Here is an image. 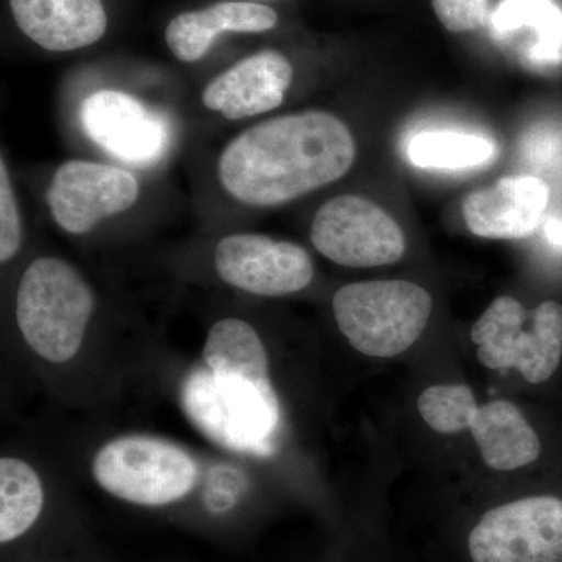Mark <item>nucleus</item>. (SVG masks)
<instances>
[{"instance_id":"obj_1","label":"nucleus","mask_w":562,"mask_h":562,"mask_svg":"<svg viewBox=\"0 0 562 562\" xmlns=\"http://www.w3.org/2000/svg\"><path fill=\"white\" fill-rule=\"evenodd\" d=\"M355 150L341 120L305 111L247 128L222 151L217 172L236 201L276 206L341 179L353 165Z\"/></svg>"},{"instance_id":"obj_2","label":"nucleus","mask_w":562,"mask_h":562,"mask_svg":"<svg viewBox=\"0 0 562 562\" xmlns=\"http://www.w3.org/2000/svg\"><path fill=\"white\" fill-rule=\"evenodd\" d=\"M181 405L192 424L224 449L268 457L280 425V403L271 380L195 368L181 387Z\"/></svg>"},{"instance_id":"obj_3","label":"nucleus","mask_w":562,"mask_h":562,"mask_svg":"<svg viewBox=\"0 0 562 562\" xmlns=\"http://www.w3.org/2000/svg\"><path fill=\"white\" fill-rule=\"evenodd\" d=\"M95 308L90 284L69 262L43 257L22 273L16 321L22 338L43 360L61 364L81 349Z\"/></svg>"},{"instance_id":"obj_4","label":"nucleus","mask_w":562,"mask_h":562,"mask_svg":"<svg viewBox=\"0 0 562 562\" xmlns=\"http://www.w3.org/2000/svg\"><path fill=\"white\" fill-rule=\"evenodd\" d=\"M432 299L412 281H360L342 286L333 297L339 330L355 350L372 358H392L420 338Z\"/></svg>"},{"instance_id":"obj_5","label":"nucleus","mask_w":562,"mask_h":562,"mask_svg":"<svg viewBox=\"0 0 562 562\" xmlns=\"http://www.w3.org/2000/svg\"><path fill=\"white\" fill-rule=\"evenodd\" d=\"M471 338L484 368H512L527 383H549L562 362V303L543 301L527 310L503 295L475 322Z\"/></svg>"},{"instance_id":"obj_6","label":"nucleus","mask_w":562,"mask_h":562,"mask_svg":"<svg viewBox=\"0 0 562 562\" xmlns=\"http://www.w3.org/2000/svg\"><path fill=\"white\" fill-rule=\"evenodd\" d=\"M92 476L122 502L161 508L183 501L194 490L199 465L187 450L165 439L124 436L95 453Z\"/></svg>"},{"instance_id":"obj_7","label":"nucleus","mask_w":562,"mask_h":562,"mask_svg":"<svg viewBox=\"0 0 562 562\" xmlns=\"http://www.w3.org/2000/svg\"><path fill=\"white\" fill-rule=\"evenodd\" d=\"M472 562H562V497L531 495L491 509L469 536Z\"/></svg>"},{"instance_id":"obj_8","label":"nucleus","mask_w":562,"mask_h":562,"mask_svg":"<svg viewBox=\"0 0 562 562\" xmlns=\"http://www.w3.org/2000/svg\"><path fill=\"white\" fill-rule=\"evenodd\" d=\"M312 243L325 258L347 268L392 265L406 249L401 225L361 195L325 202L313 220Z\"/></svg>"},{"instance_id":"obj_9","label":"nucleus","mask_w":562,"mask_h":562,"mask_svg":"<svg viewBox=\"0 0 562 562\" xmlns=\"http://www.w3.org/2000/svg\"><path fill=\"white\" fill-rule=\"evenodd\" d=\"M80 121L92 143L125 165L151 168L171 143L168 122L127 92L102 90L81 103Z\"/></svg>"},{"instance_id":"obj_10","label":"nucleus","mask_w":562,"mask_h":562,"mask_svg":"<svg viewBox=\"0 0 562 562\" xmlns=\"http://www.w3.org/2000/svg\"><path fill=\"white\" fill-rule=\"evenodd\" d=\"M214 268L225 283L261 297L305 290L314 276L312 257L303 247L254 233L221 239Z\"/></svg>"},{"instance_id":"obj_11","label":"nucleus","mask_w":562,"mask_h":562,"mask_svg":"<svg viewBox=\"0 0 562 562\" xmlns=\"http://www.w3.org/2000/svg\"><path fill=\"white\" fill-rule=\"evenodd\" d=\"M139 184L132 172L102 162L68 161L47 190L52 217L70 235H85L105 217L135 205Z\"/></svg>"},{"instance_id":"obj_12","label":"nucleus","mask_w":562,"mask_h":562,"mask_svg":"<svg viewBox=\"0 0 562 562\" xmlns=\"http://www.w3.org/2000/svg\"><path fill=\"white\" fill-rule=\"evenodd\" d=\"M549 199V184L538 177H505L494 187L468 195L462 216L480 238H528L542 224Z\"/></svg>"},{"instance_id":"obj_13","label":"nucleus","mask_w":562,"mask_h":562,"mask_svg":"<svg viewBox=\"0 0 562 562\" xmlns=\"http://www.w3.org/2000/svg\"><path fill=\"white\" fill-rule=\"evenodd\" d=\"M294 70L277 50H261L233 65L203 90L202 102L236 121L276 110L291 87Z\"/></svg>"},{"instance_id":"obj_14","label":"nucleus","mask_w":562,"mask_h":562,"mask_svg":"<svg viewBox=\"0 0 562 562\" xmlns=\"http://www.w3.org/2000/svg\"><path fill=\"white\" fill-rule=\"evenodd\" d=\"M18 27L43 49L91 46L106 32L102 0H10Z\"/></svg>"},{"instance_id":"obj_15","label":"nucleus","mask_w":562,"mask_h":562,"mask_svg":"<svg viewBox=\"0 0 562 562\" xmlns=\"http://www.w3.org/2000/svg\"><path fill=\"white\" fill-rule=\"evenodd\" d=\"M277 22L276 11L260 3L217 2L209 9L187 11L173 18L166 27V43L173 57L194 63L205 57L221 33L268 32Z\"/></svg>"},{"instance_id":"obj_16","label":"nucleus","mask_w":562,"mask_h":562,"mask_svg":"<svg viewBox=\"0 0 562 562\" xmlns=\"http://www.w3.org/2000/svg\"><path fill=\"white\" fill-rule=\"evenodd\" d=\"M491 31L532 66L562 63V9L554 0H501L491 16Z\"/></svg>"},{"instance_id":"obj_17","label":"nucleus","mask_w":562,"mask_h":562,"mask_svg":"<svg viewBox=\"0 0 562 562\" xmlns=\"http://www.w3.org/2000/svg\"><path fill=\"white\" fill-rule=\"evenodd\" d=\"M484 462L495 471H516L541 458L543 442L524 413L512 402L486 403L471 425Z\"/></svg>"},{"instance_id":"obj_18","label":"nucleus","mask_w":562,"mask_h":562,"mask_svg":"<svg viewBox=\"0 0 562 562\" xmlns=\"http://www.w3.org/2000/svg\"><path fill=\"white\" fill-rule=\"evenodd\" d=\"M44 512V487L38 473L18 458L0 460V543L20 541Z\"/></svg>"},{"instance_id":"obj_19","label":"nucleus","mask_w":562,"mask_h":562,"mask_svg":"<svg viewBox=\"0 0 562 562\" xmlns=\"http://www.w3.org/2000/svg\"><path fill=\"white\" fill-rule=\"evenodd\" d=\"M203 364L213 372L271 380L268 351L260 335L250 324L235 317L211 327L203 346Z\"/></svg>"},{"instance_id":"obj_20","label":"nucleus","mask_w":562,"mask_h":562,"mask_svg":"<svg viewBox=\"0 0 562 562\" xmlns=\"http://www.w3.org/2000/svg\"><path fill=\"white\" fill-rule=\"evenodd\" d=\"M406 154L417 168L465 169L491 161L497 147L473 133L424 132L409 140Z\"/></svg>"},{"instance_id":"obj_21","label":"nucleus","mask_w":562,"mask_h":562,"mask_svg":"<svg viewBox=\"0 0 562 562\" xmlns=\"http://www.w3.org/2000/svg\"><path fill=\"white\" fill-rule=\"evenodd\" d=\"M417 406L422 419L442 435L471 428L480 409L475 395L465 384H436L428 387L422 392Z\"/></svg>"},{"instance_id":"obj_22","label":"nucleus","mask_w":562,"mask_h":562,"mask_svg":"<svg viewBox=\"0 0 562 562\" xmlns=\"http://www.w3.org/2000/svg\"><path fill=\"white\" fill-rule=\"evenodd\" d=\"M21 220L5 160L0 162V261L9 262L21 247Z\"/></svg>"},{"instance_id":"obj_23","label":"nucleus","mask_w":562,"mask_h":562,"mask_svg":"<svg viewBox=\"0 0 562 562\" xmlns=\"http://www.w3.org/2000/svg\"><path fill=\"white\" fill-rule=\"evenodd\" d=\"M432 10L447 31H479L490 16V0H431Z\"/></svg>"},{"instance_id":"obj_24","label":"nucleus","mask_w":562,"mask_h":562,"mask_svg":"<svg viewBox=\"0 0 562 562\" xmlns=\"http://www.w3.org/2000/svg\"><path fill=\"white\" fill-rule=\"evenodd\" d=\"M528 158L531 162H539V165H546L557 157L560 151V139L550 133H536L528 139L527 146H525Z\"/></svg>"},{"instance_id":"obj_25","label":"nucleus","mask_w":562,"mask_h":562,"mask_svg":"<svg viewBox=\"0 0 562 562\" xmlns=\"http://www.w3.org/2000/svg\"><path fill=\"white\" fill-rule=\"evenodd\" d=\"M543 235L547 241L557 249H562V217L552 216L543 224Z\"/></svg>"}]
</instances>
